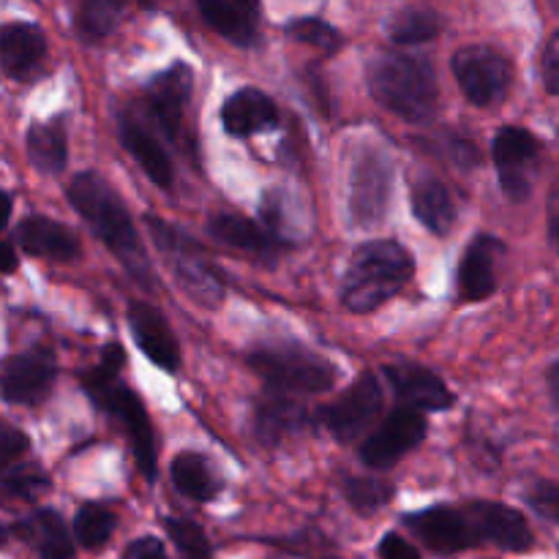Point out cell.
<instances>
[{
    "label": "cell",
    "instance_id": "6da1fadb",
    "mask_svg": "<svg viewBox=\"0 0 559 559\" xmlns=\"http://www.w3.org/2000/svg\"><path fill=\"white\" fill-rule=\"evenodd\" d=\"M69 202L76 213L87 222L98 240L118 257L120 265L126 267L134 282L142 287L156 284L153 276V265L147 260V251L142 246L140 233H136L134 222H131L129 211H126L123 200L118 191L96 173H82L76 175L69 183Z\"/></svg>",
    "mask_w": 559,
    "mask_h": 559
},
{
    "label": "cell",
    "instance_id": "7a4b0ae2",
    "mask_svg": "<svg viewBox=\"0 0 559 559\" xmlns=\"http://www.w3.org/2000/svg\"><path fill=\"white\" fill-rule=\"evenodd\" d=\"M369 91L385 109L409 123H426L437 109L435 69L420 55L380 52L366 69Z\"/></svg>",
    "mask_w": 559,
    "mask_h": 559
},
{
    "label": "cell",
    "instance_id": "3957f363",
    "mask_svg": "<svg viewBox=\"0 0 559 559\" xmlns=\"http://www.w3.org/2000/svg\"><path fill=\"white\" fill-rule=\"evenodd\" d=\"M413 257L396 240H371L355 251L344 276L342 300L355 314H369L399 295L413 278Z\"/></svg>",
    "mask_w": 559,
    "mask_h": 559
},
{
    "label": "cell",
    "instance_id": "277c9868",
    "mask_svg": "<svg viewBox=\"0 0 559 559\" xmlns=\"http://www.w3.org/2000/svg\"><path fill=\"white\" fill-rule=\"evenodd\" d=\"M249 366L267 385V393H325L336 385L338 369L331 360L298 344H267L251 349Z\"/></svg>",
    "mask_w": 559,
    "mask_h": 559
},
{
    "label": "cell",
    "instance_id": "5b68a950",
    "mask_svg": "<svg viewBox=\"0 0 559 559\" xmlns=\"http://www.w3.org/2000/svg\"><path fill=\"white\" fill-rule=\"evenodd\" d=\"M147 233H151L153 243L162 251L164 257L173 265L175 278H178L180 289L189 295L194 304H200L202 309H218L227 295L224 289V278L218 273V267L213 262H207V257L202 254V249L197 243H191L189 238L178 233L175 227L164 224L162 218L147 216Z\"/></svg>",
    "mask_w": 559,
    "mask_h": 559
},
{
    "label": "cell",
    "instance_id": "8992f818",
    "mask_svg": "<svg viewBox=\"0 0 559 559\" xmlns=\"http://www.w3.org/2000/svg\"><path fill=\"white\" fill-rule=\"evenodd\" d=\"M459 87L475 107H495L508 96L513 82V69L508 58L486 44L462 47L451 60Z\"/></svg>",
    "mask_w": 559,
    "mask_h": 559
},
{
    "label": "cell",
    "instance_id": "52a82bcc",
    "mask_svg": "<svg viewBox=\"0 0 559 559\" xmlns=\"http://www.w3.org/2000/svg\"><path fill=\"white\" fill-rule=\"evenodd\" d=\"M391 186L393 167L388 153L374 151V147L360 153L353 167V183H349V218L355 227H380L388 202H391Z\"/></svg>",
    "mask_w": 559,
    "mask_h": 559
},
{
    "label": "cell",
    "instance_id": "ba28073f",
    "mask_svg": "<svg viewBox=\"0 0 559 559\" xmlns=\"http://www.w3.org/2000/svg\"><path fill=\"white\" fill-rule=\"evenodd\" d=\"M497 173H500L502 194L511 202H524L533 194L535 167L540 158V142L533 131L522 126H502L491 142Z\"/></svg>",
    "mask_w": 559,
    "mask_h": 559
},
{
    "label": "cell",
    "instance_id": "9c48e42d",
    "mask_svg": "<svg viewBox=\"0 0 559 559\" xmlns=\"http://www.w3.org/2000/svg\"><path fill=\"white\" fill-rule=\"evenodd\" d=\"M93 402L102 409H107L109 415L123 424L126 435H129L131 448H134L136 464H140V473L147 480L156 478V437H153L151 418L145 413V404L140 402L134 391H129L120 382H109V385L87 388Z\"/></svg>",
    "mask_w": 559,
    "mask_h": 559
},
{
    "label": "cell",
    "instance_id": "30bf717a",
    "mask_svg": "<svg viewBox=\"0 0 559 559\" xmlns=\"http://www.w3.org/2000/svg\"><path fill=\"white\" fill-rule=\"evenodd\" d=\"M382 409V385L374 374H360L336 402L325 404L317 420L336 437L338 442H355L366 435Z\"/></svg>",
    "mask_w": 559,
    "mask_h": 559
},
{
    "label": "cell",
    "instance_id": "8fae6325",
    "mask_svg": "<svg viewBox=\"0 0 559 559\" xmlns=\"http://www.w3.org/2000/svg\"><path fill=\"white\" fill-rule=\"evenodd\" d=\"M426 437V415L399 404L360 445V462L371 469H388Z\"/></svg>",
    "mask_w": 559,
    "mask_h": 559
},
{
    "label": "cell",
    "instance_id": "7c38bea8",
    "mask_svg": "<svg viewBox=\"0 0 559 559\" xmlns=\"http://www.w3.org/2000/svg\"><path fill=\"white\" fill-rule=\"evenodd\" d=\"M55 358L47 349H31L25 355H14L0 369V396L9 404H33L44 402L55 385Z\"/></svg>",
    "mask_w": 559,
    "mask_h": 559
},
{
    "label": "cell",
    "instance_id": "4fadbf2b",
    "mask_svg": "<svg viewBox=\"0 0 559 559\" xmlns=\"http://www.w3.org/2000/svg\"><path fill=\"white\" fill-rule=\"evenodd\" d=\"M191 85H194V74H191L189 66L175 63L158 76H153L145 91L153 123L162 129V134L169 142H180V136H183V112L191 98Z\"/></svg>",
    "mask_w": 559,
    "mask_h": 559
},
{
    "label": "cell",
    "instance_id": "5bb4252c",
    "mask_svg": "<svg viewBox=\"0 0 559 559\" xmlns=\"http://www.w3.org/2000/svg\"><path fill=\"white\" fill-rule=\"evenodd\" d=\"M478 544H495L506 551H527L533 546V530L527 519L500 502H469L464 508Z\"/></svg>",
    "mask_w": 559,
    "mask_h": 559
},
{
    "label": "cell",
    "instance_id": "9a60e30c",
    "mask_svg": "<svg viewBox=\"0 0 559 559\" xmlns=\"http://www.w3.org/2000/svg\"><path fill=\"white\" fill-rule=\"evenodd\" d=\"M404 522L437 555H456V551H464L478 544L464 508L462 511H453V508L445 506L431 508V511L413 513Z\"/></svg>",
    "mask_w": 559,
    "mask_h": 559
},
{
    "label": "cell",
    "instance_id": "2e32d148",
    "mask_svg": "<svg viewBox=\"0 0 559 559\" xmlns=\"http://www.w3.org/2000/svg\"><path fill=\"white\" fill-rule=\"evenodd\" d=\"M47 58V38L33 22L0 25V71L11 80H33Z\"/></svg>",
    "mask_w": 559,
    "mask_h": 559
},
{
    "label": "cell",
    "instance_id": "e0dca14e",
    "mask_svg": "<svg viewBox=\"0 0 559 559\" xmlns=\"http://www.w3.org/2000/svg\"><path fill=\"white\" fill-rule=\"evenodd\" d=\"M129 325L131 336H134L136 347L151 358L158 369L164 371H178L180 366V347L175 338L173 328L164 320L158 309L147 304H131L129 309Z\"/></svg>",
    "mask_w": 559,
    "mask_h": 559
},
{
    "label": "cell",
    "instance_id": "ac0fdd59",
    "mask_svg": "<svg viewBox=\"0 0 559 559\" xmlns=\"http://www.w3.org/2000/svg\"><path fill=\"white\" fill-rule=\"evenodd\" d=\"M506 246L495 235H475L459 265V293L464 300H486L497 289V262Z\"/></svg>",
    "mask_w": 559,
    "mask_h": 559
},
{
    "label": "cell",
    "instance_id": "d6986e66",
    "mask_svg": "<svg viewBox=\"0 0 559 559\" xmlns=\"http://www.w3.org/2000/svg\"><path fill=\"white\" fill-rule=\"evenodd\" d=\"M385 377L396 391L402 407H413L418 413H437V409H448L453 404V393L448 391L445 382L424 366H388Z\"/></svg>",
    "mask_w": 559,
    "mask_h": 559
},
{
    "label": "cell",
    "instance_id": "ffe728a7",
    "mask_svg": "<svg viewBox=\"0 0 559 559\" xmlns=\"http://www.w3.org/2000/svg\"><path fill=\"white\" fill-rule=\"evenodd\" d=\"M120 142H123L126 151L134 156V162L140 164L142 173L158 186V189H169L173 186V162H169L167 151L162 147V142L156 140V134L151 131V126L142 123L134 112L120 115Z\"/></svg>",
    "mask_w": 559,
    "mask_h": 559
},
{
    "label": "cell",
    "instance_id": "44dd1931",
    "mask_svg": "<svg viewBox=\"0 0 559 559\" xmlns=\"http://www.w3.org/2000/svg\"><path fill=\"white\" fill-rule=\"evenodd\" d=\"M16 243L33 257H47L55 262H71L80 257V240L66 224L47 216H27L16 227Z\"/></svg>",
    "mask_w": 559,
    "mask_h": 559
},
{
    "label": "cell",
    "instance_id": "7402d4cb",
    "mask_svg": "<svg viewBox=\"0 0 559 559\" xmlns=\"http://www.w3.org/2000/svg\"><path fill=\"white\" fill-rule=\"evenodd\" d=\"M222 123L227 134L243 140V136H254L273 129L278 123V109L271 96H265L257 87H243L227 98L222 109Z\"/></svg>",
    "mask_w": 559,
    "mask_h": 559
},
{
    "label": "cell",
    "instance_id": "603a6c76",
    "mask_svg": "<svg viewBox=\"0 0 559 559\" xmlns=\"http://www.w3.org/2000/svg\"><path fill=\"white\" fill-rule=\"evenodd\" d=\"M202 20L235 47H251L260 36V5L227 3V0H202Z\"/></svg>",
    "mask_w": 559,
    "mask_h": 559
},
{
    "label": "cell",
    "instance_id": "cb8c5ba5",
    "mask_svg": "<svg viewBox=\"0 0 559 559\" xmlns=\"http://www.w3.org/2000/svg\"><path fill=\"white\" fill-rule=\"evenodd\" d=\"M306 413L293 396H282V393H267L265 402L257 407L254 413V435L267 445H276L284 437L295 435L304 426Z\"/></svg>",
    "mask_w": 559,
    "mask_h": 559
},
{
    "label": "cell",
    "instance_id": "d4e9b609",
    "mask_svg": "<svg viewBox=\"0 0 559 559\" xmlns=\"http://www.w3.org/2000/svg\"><path fill=\"white\" fill-rule=\"evenodd\" d=\"M27 156L33 167L44 175H60L69 162V140H66L63 120L55 118L36 123L27 131Z\"/></svg>",
    "mask_w": 559,
    "mask_h": 559
},
{
    "label": "cell",
    "instance_id": "484cf974",
    "mask_svg": "<svg viewBox=\"0 0 559 559\" xmlns=\"http://www.w3.org/2000/svg\"><path fill=\"white\" fill-rule=\"evenodd\" d=\"M413 213L435 235H448L453 222H456V205L451 200V191L440 180H420V183H415Z\"/></svg>",
    "mask_w": 559,
    "mask_h": 559
},
{
    "label": "cell",
    "instance_id": "4316f807",
    "mask_svg": "<svg viewBox=\"0 0 559 559\" xmlns=\"http://www.w3.org/2000/svg\"><path fill=\"white\" fill-rule=\"evenodd\" d=\"M22 538L36 544L41 559H74V546H71L66 524L58 513L52 511H38L31 519L20 524Z\"/></svg>",
    "mask_w": 559,
    "mask_h": 559
},
{
    "label": "cell",
    "instance_id": "83f0119b",
    "mask_svg": "<svg viewBox=\"0 0 559 559\" xmlns=\"http://www.w3.org/2000/svg\"><path fill=\"white\" fill-rule=\"evenodd\" d=\"M207 233L222 243L235 246V249L254 251V254H271L276 249V238L260 227V224L249 222L243 216H233V213H222L207 222Z\"/></svg>",
    "mask_w": 559,
    "mask_h": 559
},
{
    "label": "cell",
    "instance_id": "f1b7e54d",
    "mask_svg": "<svg viewBox=\"0 0 559 559\" xmlns=\"http://www.w3.org/2000/svg\"><path fill=\"white\" fill-rule=\"evenodd\" d=\"M173 480L180 495L197 502H211L218 495V480L200 453H180L173 462Z\"/></svg>",
    "mask_w": 559,
    "mask_h": 559
},
{
    "label": "cell",
    "instance_id": "f546056e",
    "mask_svg": "<svg viewBox=\"0 0 559 559\" xmlns=\"http://www.w3.org/2000/svg\"><path fill=\"white\" fill-rule=\"evenodd\" d=\"M442 20L437 11L431 9H404L388 25V36L393 44H402V47H413V44L431 41V38L440 36Z\"/></svg>",
    "mask_w": 559,
    "mask_h": 559
},
{
    "label": "cell",
    "instance_id": "4dcf8cb0",
    "mask_svg": "<svg viewBox=\"0 0 559 559\" xmlns=\"http://www.w3.org/2000/svg\"><path fill=\"white\" fill-rule=\"evenodd\" d=\"M49 486L47 475L38 464L16 462L0 467V497L5 500H36Z\"/></svg>",
    "mask_w": 559,
    "mask_h": 559
},
{
    "label": "cell",
    "instance_id": "1f68e13d",
    "mask_svg": "<svg viewBox=\"0 0 559 559\" xmlns=\"http://www.w3.org/2000/svg\"><path fill=\"white\" fill-rule=\"evenodd\" d=\"M115 533V513L109 508L87 502L76 511L74 519V535L80 540L82 549H98L107 544Z\"/></svg>",
    "mask_w": 559,
    "mask_h": 559
},
{
    "label": "cell",
    "instance_id": "d6a6232c",
    "mask_svg": "<svg viewBox=\"0 0 559 559\" xmlns=\"http://www.w3.org/2000/svg\"><path fill=\"white\" fill-rule=\"evenodd\" d=\"M123 3H112V0H87L76 11V31L85 36L87 41H98V38L109 36L118 25L120 14H123Z\"/></svg>",
    "mask_w": 559,
    "mask_h": 559
},
{
    "label": "cell",
    "instance_id": "836d02e7",
    "mask_svg": "<svg viewBox=\"0 0 559 559\" xmlns=\"http://www.w3.org/2000/svg\"><path fill=\"white\" fill-rule=\"evenodd\" d=\"M344 495H347L349 506L358 508L360 513H371L391 500L393 486L374 478H349L347 484H344Z\"/></svg>",
    "mask_w": 559,
    "mask_h": 559
},
{
    "label": "cell",
    "instance_id": "e575fe53",
    "mask_svg": "<svg viewBox=\"0 0 559 559\" xmlns=\"http://www.w3.org/2000/svg\"><path fill=\"white\" fill-rule=\"evenodd\" d=\"M287 33L298 41L311 44V47H320L325 52H336L342 36L333 25H328L325 20H317V16H304V20H293L287 25Z\"/></svg>",
    "mask_w": 559,
    "mask_h": 559
},
{
    "label": "cell",
    "instance_id": "d590c367",
    "mask_svg": "<svg viewBox=\"0 0 559 559\" xmlns=\"http://www.w3.org/2000/svg\"><path fill=\"white\" fill-rule=\"evenodd\" d=\"M164 527H167V535L173 538V544L183 551L186 559H211V544H207L205 533H202L194 522L167 519Z\"/></svg>",
    "mask_w": 559,
    "mask_h": 559
},
{
    "label": "cell",
    "instance_id": "8d00e7d4",
    "mask_svg": "<svg viewBox=\"0 0 559 559\" xmlns=\"http://www.w3.org/2000/svg\"><path fill=\"white\" fill-rule=\"evenodd\" d=\"M524 500L544 522L559 524V484H555V480H535L527 495H524Z\"/></svg>",
    "mask_w": 559,
    "mask_h": 559
},
{
    "label": "cell",
    "instance_id": "74e56055",
    "mask_svg": "<svg viewBox=\"0 0 559 559\" xmlns=\"http://www.w3.org/2000/svg\"><path fill=\"white\" fill-rule=\"evenodd\" d=\"M123 364H126V355H123V349H120V344H109V347L104 349L102 360H98L91 371H85V374H82V385H85V391L87 388H98V385H109V382H118V371L123 369Z\"/></svg>",
    "mask_w": 559,
    "mask_h": 559
},
{
    "label": "cell",
    "instance_id": "f35d334b",
    "mask_svg": "<svg viewBox=\"0 0 559 559\" xmlns=\"http://www.w3.org/2000/svg\"><path fill=\"white\" fill-rule=\"evenodd\" d=\"M27 448H31V442H27L25 431L0 420V467L20 462V456H25Z\"/></svg>",
    "mask_w": 559,
    "mask_h": 559
},
{
    "label": "cell",
    "instance_id": "ab89813d",
    "mask_svg": "<svg viewBox=\"0 0 559 559\" xmlns=\"http://www.w3.org/2000/svg\"><path fill=\"white\" fill-rule=\"evenodd\" d=\"M540 74L551 96H559V31L546 41L544 58H540Z\"/></svg>",
    "mask_w": 559,
    "mask_h": 559
},
{
    "label": "cell",
    "instance_id": "60d3db41",
    "mask_svg": "<svg viewBox=\"0 0 559 559\" xmlns=\"http://www.w3.org/2000/svg\"><path fill=\"white\" fill-rule=\"evenodd\" d=\"M380 557L382 559H420L418 549H415L409 540H404L402 535H396V533H391V535H385V538H382Z\"/></svg>",
    "mask_w": 559,
    "mask_h": 559
},
{
    "label": "cell",
    "instance_id": "b9f144b4",
    "mask_svg": "<svg viewBox=\"0 0 559 559\" xmlns=\"http://www.w3.org/2000/svg\"><path fill=\"white\" fill-rule=\"evenodd\" d=\"M123 559H167L162 540L156 538H140L123 551Z\"/></svg>",
    "mask_w": 559,
    "mask_h": 559
},
{
    "label": "cell",
    "instance_id": "7bdbcfd3",
    "mask_svg": "<svg viewBox=\"0 0 559 559\" xmlns=\"http://www.w3.org/2000/svg\"><path fill=\"white\" fill-rule=\"evenodd\" d=\"M549 240L559 254V180L549 194Z\"/></svg>",
    "mask_w": 559,
    "mask_h": 559
},
{
    "label": "cell",
    "instance_id": "ee69618b",
    "mask_svg": "<svg viewBox=\"0 0 559 559\" xmlns=\"http://www.w3.org/2000/svg\"><path fill=\"white\" fill-rule=\"evenodd\" d=\"M16 271V254L9 243H0V276Z\"/></svg>",
    "mask_w": 559,
    "mask_h": 559
},
{
    "label": "cell",
    "instance_id": "f6af8a7d",
    "mask_svg": "<svg viewBox=\"0 0 559 559\" xmlns=\"http://www.w3.org/2000/svg\"><path fill=\"white\" fill-rule=\"evenodd\" d=\"M546 380H549V393H551V402H555V407L559 409V360H557V364H551V369H549V377H546Z\"/></svg>",
    "mask_w": 559,
    "mask_h": 559
},
{
    "label": "cell",
    "instance_id": "bcb514c9",
    "mask_svg": "<svg viewBox=\"0 0 559 559\" xmlns=\"http://www.w3.org/2000/svg\"><path fill=\"white\" fill-rule=\"evenodd\" d=\"M9 216H11V197L5 194V191H0V229L5 227Z\"/></svg>",
    "mask_w": 559,
    "mask_h": 559
}]
</instances>
